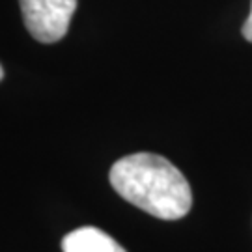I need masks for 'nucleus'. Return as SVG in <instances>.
<instances>
[{
    "label": "nucleus",
    "mask_w": 252,
    "mask_h": 252,
    "mask_svg": "<svg viewBox=\"0 0 252 252\" xmlns=\"http://www.w3.org/2000/svg\"><path fill=\"white\" fill-rule=\"evenodd\" d=\"M108 178L122 198L162 220L183 219L192 207L189 181L161 155H126L112 164Z\"/></svg>",
    "instance_id": "1"
},
{
    "label": "nucleus",
    "mask_w": 252,
    "mask_h": 252,
    "mask_svg": "<svg viewBox=\"0 0 252 252\" xmlns=\"http://www.w3.org/2000/svg\"><path fill=\"white\" fill-rule=\"evenodd\" d=\"M241 32H243L245 39L252 43V4H251V15H249V17H247V21H245V25H243V28H241Z\"/></svg>",
    "instance_id": "4"
},
{
    "label": "nucleus",
    "mask_w": 252,
    "mask_h": 252,
    "mask_svg": "<svg viewBox=\"0 0 252 252\" xmlns=\"http://www.w3.org/2000/svg\"><path fill=\"white\" fill-rule=\"evenodd\" d=\"M2 77H4V69H2V65H0V81H2Z\"/></svg>",
    "instance_id": "5"
},
{
    "label": "nucleus",
    "mask_w": 252,
    "mask_h": 252,
    "mask_svg": "<svg viewBox=\"0 0 252 252\" xmlns=\"http://www.w3.org/2000/svg\"><path fill=\"white\" fill-rule=\"evenodd\" d=\"M77 0H21V11L30 36L39 43H56L67 30Z\"/></svg>",
    "instance_id": "2"
},
{
    "label": "nucleus",
    "mask_w": 252,
    "mask_h": 252,
    "mask_svg": "<svg viewBox=\"0 0 252 252\" xmlns=\"http://www.w3.org/2000/svg\"><path fill=\"white\" fill-rule=\"evenodd\" d=\"M63 252H126V249L95 226L77 228L62 239Z\"/></svg>",
    "instance_id": "3"
}]
</instances>
